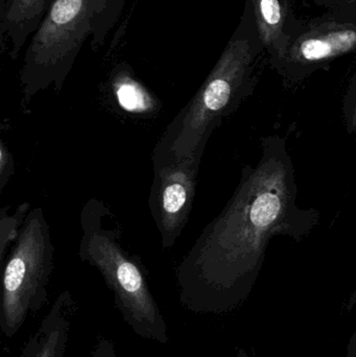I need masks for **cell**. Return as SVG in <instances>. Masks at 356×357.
I'll return each instance as SVG.
<instances>
[{"instance_id":"30bf717a","label":"cell","mask_w":356,"mask_h":357,"mask_svg":"<svg viewBox=\"0 0 356 357\" xmlns=\"http://www.w3.org/2000/svg\"><path fill=\"white\" fill-rule=\"evenodd\" d=\"M54 0H8L1 15V33L10 42V56L18 58L29 38L39 29Z\"/></svg>"},{"instance_id":"7a4b0ae2","label":"cell","mask_w":356,"mask_h":357,"mask_svg":"<svg viewBox=\"0 0 356 357\" xmlns=\"http://www.w3.org/2000/svg\"><path fill=\"white\" fill-rule=\"evenodd\" d=\"M265 47L259 38L250 0L240 24L212 70L186 106L176 115L157 142L152 157L190 156L206 148L226 117L254 93L259 81Z\"/></svg>"},{"instance_id":"9c48e42d","label":"cell","mask_w":356,"mask_h":357,"mask_svg":"<svg viewBox=\"0 0 356 357\" xmlns=\"http://www.w3.org/2000/svg\"><path fill=\"white\" fill-rule=\"evenodd\" d=\"M250 2L268 63L276 73L303 20L295 15L292 0H250Z\"/></svg>"},{"instance_id":"9a60e30c","label":"cell","mask_w":356,"mask_h":357,"mask_svg":"<svg viewBox=\"0 0 356 357\" xmlns=\"http://www.w3.org/2000/svg\"><path fill=\"white\" fill-rule=\"evenodd\" d=\"M90 357H121L114 343L106 337H100L92 348Z\"/></svg>"},{"instance_id":"277c9868","label":"cell","mask_w":356,"mask_h":357,"mask_svg":"<svg viewBox=\"0 0 356 357\" xmlns=\"http://www.w3.org/2000/svg\"><path fill=\"white\" fill-rule=\"evenodd\" d=\"M127 0H54L25 50L20 71L23 111L39 92H60L89 38L94 52L106 43Z\"/></svg>"},{"instance_id":"3957f363","label":"cell","mask_w":356,"mask_h":357,"mask_svg":"<svg viewBox=\"0 0 356 357\" xmlns=\"http://www.w3.org/2000/svg\"><path fill=\"white\" fill-rule=\"evenodd\" d=\"M79 225V259L102 275L123 322L141 339L169 344V325L153 295L146 268L121 245L123 232L110 207L100 199H88Z\"/></svg>"},{"instance_id":"8fae6325","label":"cell","mask_w":356,"mask_h":357,"mask_svg":"<svg viewBox=\"0 0 356 357\" xmlns=\"http://www.w3.org/2000/svg\"><path fill=\"white\" fill-rule=\"evenodd\" d=\"M110 85L117 104L127 112L150 114L158 111L160 102L136 77L127 63H121L113 68Z\"/></svg>"},{"instance_id":"5bb4252c","label":"cell","mask_w":356,"mask_h":357,"mask_svg":"<svg viewBox=\"0 0 356 357\" xmlns=\"http://www.w3.org/2000/svg\"><path fill=\"white\" fill-rule=\"evenodd\" d=\"M16 162L3 140H0V191H3L15 174Z\"/></svg>"},{"instance_id":"8992f818","label":"cell","mask_w":356,"mask_h":357,"mask_svg":"<svg viewBox=\"0 0 356 357\" xmlns=\"http://www.w3.org/2000/svg\"><path fill=\"white\" fill-rule=\"evenodd\" d=\"M356 54V1L303 20L276 73L296 88L336 59Z\"/></svg>"},{"instance_id":"ac0fdd59","label":"cell","mask_w":356,"mask_h":357,"mask_svg":"<svg viewBox=\"0 0 356 357\" xmlns=\"http://www.w3.org/2000/svg\"><path fill=\"white\" fill-rule=\"evenodd\" d=\"M234 357H250V356H249L248 351L245 350L244 348H238Z\"/></svg>"},{"instance_id":"6da1fadb","label":"cell","mask_w":356,"mask_h":357,"mask_svg":"<svg viewBox=\"0 0 356 357\" xmlns=\"http://www.w3.org/2000/svg\"><path fill=\"white\" fill-rule=\"evenodd\" d=\"M261 156L242 169L240 183L182 258L176 281L182 307L196 314H223L240 307L263 270L270 241L300 243L321 214L298 206L294 163L281 136L261 138Z\"/></svg>"},{"instance_id":"2e32d148","label":"cell","mask_w":356,"mask_h":357,"mask_svg":"<svg viewBox=\"0 0 356 357\" xmlns=\"http://www.w3.org/2000/svg\"><path fill=\"white\" fill-rule=\"evenodd\" d=\"M309 1L313 2L317 6H323V8H327L328 10H332V8L345 6V4L353 3L356 0H309Z\"/></svg>"},{"instance_id":"5b68a950","label":"cell","mask_w":356,"mask_h":357,"mask_svg":"<svg viewBox=\"0 0 356 357\" xmlns=\"http://www.w3.org/2000/svg\"><path fill=\"white\" fill-rule=\"evenodd\" d=\"M54 247L44 210L29 211L18 238L2 264L0 331L12 339L48 302Z\"/></svg>"},{"instance_id":"e0dca14e","label":"cell","mask_w":356,"mask_h":357,"mask_svg":"<svg viewBox=\"0 0 356 357\" xmlns=\"http://www.w3.org/2000/svg\"><path fill=\"white\" fill-rule=\"evenodd\" d=\"M346 350V356L344 357H356V331L351 337Z\"/></svg>"},{"instance_id":"ba28073f","label":"cell","mask_w":356,"mask_h":357,"mask_svg":"<svg viewBox=\"0 0 356 357\" xmlns=\"http://www.w3.org/2000/svg\"><path fill=\"white\" fill-rule=\"evenodd\" d=\"M77 312L71 291H62L23 344L18 357H66Z\"/></svg>"},{"instance_id":"52a82bcc","label":"cell","mask_w":356,"mask_h":357,"mask_svg":"<svg viewBox=\"0 0 356 357\" xmlns=\"http://www.w3.org/2000/svg\"><path fill=\"white\" fill-rule=\"evenodd\" d=\"M205 149L182 158L152 157L154 178L148 207L163 250L176 245L189 220Z\"/></svg>"},{"instance_id":"7c38bea8","label":"cell","mask_w":356,"mask_h":357,"mask_svg":"<svg viewBox=\"0 0 356 357\" xmlns=\"http://www.w3.org/2000/svg\"><path fill=\"white\" fill-rule=\"evenodd\" d=\"M31 206L27 202L20 204L13 214L8 213V207L0 211V264L6 261V251L13 243L17 241L21 228L31 211Z\"/></svg>"},{"instance_id":"4fadbf2b","label":"cell","mask_w":356,"mask_h":357,"mask_svg":"<svg viewBox=\"0 0 356 357\" xmlns=\"http://www.w3.org/2000/svg\"><path fill=\"white\" fill-rule=\"evenodd\" d=\"M345 123L349 133L356 136V73L351 77L343 104Z\"/></svg>"}]
</instances>
